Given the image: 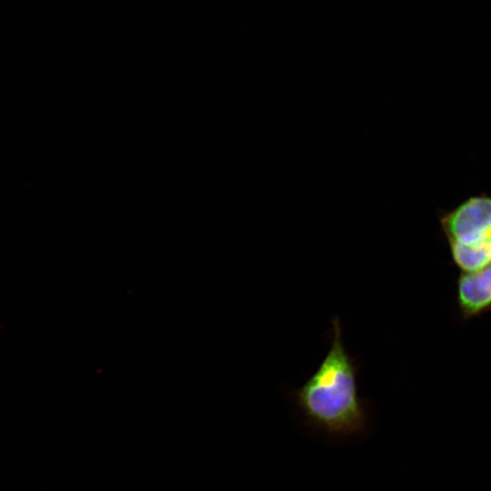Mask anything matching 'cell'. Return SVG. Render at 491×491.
<instances>
[{
	"instance_id": "cell-1",
	"label": "cell",
	"mask_w": 491,
	"mask_h": 491,
	"mask_svg": "<svg viewBox=\"0 0 491 491\" xmlns=\"http://www.w3.org/2000/svg\"><path fill=\"white\" fill-rule=\"evenodd\" d=\"M330 348L317 369L294 392L297 407L309 425L330 435L350 436L366 429V403L358 395L359 366L342 341L340 318L331 320Z\"/></svg>"
},
{
	"instance_id": "cell-3",
	"label": "cell",
	"mask_w": 491,
	"mask_h": 491,
	"mask_svg": "<svg viewBox=\"0 0 491 491\" xmlns=\"http://www.w3.org/2000/svg\"><path fill=\"white\" fill-rule=\"evenodd\" d=\"M456 299L463 320L491 311V263L485 267L462 272L456 281Z\"/></svg>"
},
{
	"instance_id": "cell-4",
	"label": "cell",
	"mask_w": 491,
	"mask_h": 491,
	"mask_svg": "<svg viewBox=\"0 0 491 491\" xmlns=\"http://www.w3.org/2000/svg\"><path fill=\"white\" fill-rule=\"evenodd\" d=\"M456 266L462 272H472L491 263V235L471 244L450 243Z\"/></svg>"
},
{
	"instance_id": "cell-2",
	"label": "cell",
	"mask_w": 491,
	"mask_h": 491,
	"mask_svg": "<svg viewBox=\"0 0 491 491\" xmlns=\"http://www.w3.org/2000/svg\"><path fill=\"white\" fill-rule=\"evenodd\" d=\"M449 244H471L491 235V197H472L445 219Z\"/></svg>"
}]
</instances>
